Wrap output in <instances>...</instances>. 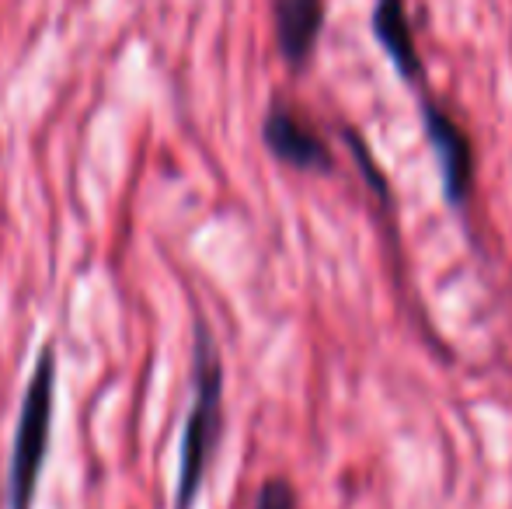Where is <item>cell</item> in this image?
Listing matches in <instances>:
<instances>
[{"label": "cell", "mask_w": 512, "mask_h": 509, "mask_svg": "<svg viewBox=\"0 0 512 509\" xmlns=\"http://www.w3.org/2000/svg\"><path fill=\"white\" fill-rule=\"evenodd\" d=\"M262 140L276 161L290 164L300 171H328L331 168V150L321 136L310 129L297 112L272 105L269 116L262 123Z\"/></svg>", "instance_id": "4"}, {"label": "cell", "mask_w": 512, "mask_h": 509, "mask_svg": "<svg viewBox=\"0 0 512 509\" xmlns=\"http://www.w3.org/2000/svg\"><path fill=\"white\" fill-rule=\"evenodd\" d=\"M422 123L432 143V154L439 161L446 199H450V206H464L474 185V154L464 129L453 123V116H446L436 102H429V95L422 98Z\"/></svg>", "instance_id": "3"}, {"label": "cell", "mask_w": 512, "mask_h": 509, "mask_svg": "<svg viewBox=\"0 0 512 509\" xmlns=\"http://www.w3.org/2000/svg\"><path fill=\"white\" fill-rule=\"evenodd\" d=\"M251 509H297V492L286 478H269V482L258 489V499Z\"/></svg>", "instance_id": "7"}, {"label": "cell", "mask_w": 512, "mask_h": 509, "mask_svg": "<svg viewBox=\"0 0 512 509\" xmlns=\"http://www.w3.org/2000/svg\"><path fill=\"white\" fill-rule=\"evenodd\" d=\"M223 433V360L209 325L196 314L192 325V405L185 415L182 447H178L175 509H192L203 492Z\"/></svg>", "instance_id": "1"}, {"label": "cell", "mask_w": 512, "mask_h": 509, "mask_svg": "<svg viewBox=\"0 0 512 509\" xmlns=\"http://www.w3.org/2000/svg\"><path fill=\"white\" fill-rule=\"evenodd\" d=\"M324 25L321 0H276V35L290 67H304Z\"/></svg>", "instance_id": "5"}, {"label": "cell", "mask_w": 512, "mask_h": 509, "mask_svg": "<svg viewBox=\"0 0 512 509\" xmlns=\"http://www.w3.org/2000/svg\"><path fill=\"white\" fill-rule=\"evenodd\" d=\"M373 32H377V42L387 49V56H391L394 70H398L408 84L422 81V63H418L415 39H411L405 0H377V11H373Z\"/></svg>", "instance_id": "6"}, {"label": "cell", "mask_w": 512, "mask_h": 509, "mask_svg": "<svg viewBox=\"0 0 512 509\" xmlns=\"http://www.w3.org/2000/svg\"><path fill=\"white\" fill-rule=\"evenodd\" d=\"M56 408V342H46L35 356L32 377L21 398L18 426H14L11 464H7V509H32L39 492L42 464H46L49 433Z\"/></svg>", "instance_id": "2"}]
</instances>
